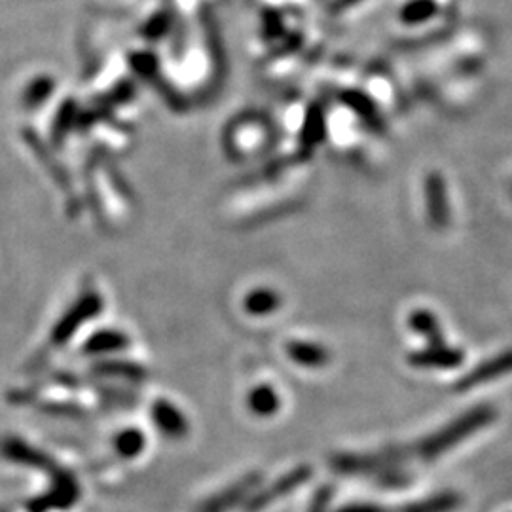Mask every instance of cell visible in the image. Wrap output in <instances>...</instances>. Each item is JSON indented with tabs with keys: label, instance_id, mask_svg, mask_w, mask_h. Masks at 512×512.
I'll return each instance as SVG.
<instances>
[{
	"label": "cell",
	"instance_id": "1",
	"mask_svg": "<svg viewBox=\"0 0 512 512\" xmlns=\"http://www.w3.org/2000/svg\"><path fill=\"white\" fill-rule=\"evenodd\" d=\"M497 412L490 404H478L473 410L461 414L459 418L444 425L440 431L420 442L418 454L425 461H433L456 448L463 440L475 435L476 431L488 427L495 420Z\"/></svg>",
	"mask_w": 512,
	"mask_h": 512
},
{
	"label": "cell",
	"instance_id": "8",
	"mask_svg": "<svg viewBox=\"0 0 512 512\" xmlns=\"http://www.w3.org/2000/svg\"><path fill=\"white\" fill-rule=\"evenodd\" d=\"M342 512H387L384 507H380V505H353V507H348V509H344Z\"/></svg>",
	"mask_w": 512,
	"mask_h": 512
},
{
	"label": "cell",
	"instance_id": "5",
	"mask_svg": "<svg viewBox=\"0 0 512 512\" xmlns=\"http://www.w3.org/2000/svg\"><path fill=\"white\" fill-rule=\"evenodd\" d=\"M410 327L421 334L429 346H444V336L440 330L439 319L429 310L412 311Z\"/></svg>",
	"mask_w": 512,
	"mask_h": 512
},
{
	"label": "cell",
	"instance_id": "3",
	"mask_svg": "<svg viewBox=\"0 0 512 512\" xmlns=\"http://www.w3.org/2000/svg\"><path fill=\"white\" fill-rule=\"evenodd\" d=\"M425 200H427V215L433 228H444L450 220L446 184L440 173H431L425 181Z\"/></svg>",
	"mask_w": 512,
	"mask_h": 512
},
{
	"label": "cell",
	"instance_id": "6",
	"mask_svg": "<svg viewBox=\"0 0 512 512\" xmlns=\"http://www.w3.org/2000/svg\"><path fill=\"white\" fill-rule=\"evenodd\" d=\"M461 507V495L454 492H442L439 495H431L429 499L410 503L404 507L403 512H454Z\"/></svg>",
	"mask_w": 512,
	"mask_h": 512
},
{
	"label": "cell",
	"instance_id": "4",
	"mask_svg": "<svg viewBox=\"0 0 512 512\" xmlns=\"http://www.w3.org/2000/svg\"><path fill=\"white\" fill-rule=\"evenodd\" d=\"M463 363L459 349L444 346H429L423 351L410 355V365L418 368H458Z\"/></svg>",
	"mask_w": 512,
	"mask_h": 512
},
{
	"label": "cell",
	"instance_id": "2",
	"mask_svg": "<svg viewBox=\"0 0 512 512\" xmlns=\"http://www.w3.org/2000/svg\"><path fill=\"white\" fill-rule=\"evenodd\" d=\"M511 372L512 349H509V351H503V353L495 355L490 361L476 366L475 370H471L465 378L459 380L456 389L463 393V391L473 389V387H478V385L490 384V382L499 380V378H503L505 374H511Z\"/></svg>",
	"mask_w": 512,
	"mask_h": 512
},
{
	"label": "cell",
	"instance_id": "7",
	"mask_svg": "<svg viewBox=\"0 0 512 512\" xmlns=\"http://www.w3.org/2000/svg\"><path fill=\"white\" fill-rule=\"evenodd\" d=\"M437 14V4L433 0H412L401 10V19L408 25H418Z\"/></svg>",
	"mask_w": 512,
	"mask_h": 512
}]
</instances>
